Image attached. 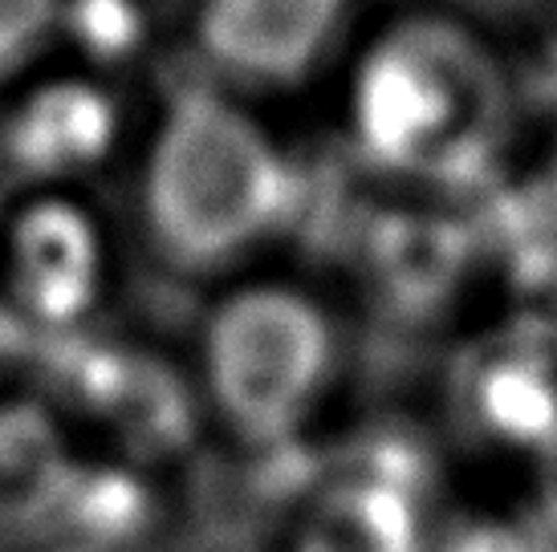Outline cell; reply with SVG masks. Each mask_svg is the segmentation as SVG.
<instances>
[{"label":"cell","instance_id":"1","mask_svg":"<svg viewBox=\"0 0 557 552\" xmlns=\"http://www.w3.org/2000/svg\"><path fill=\"white\" fill-rule=\"evenodd\" d=\"M289 208V154L233 93L187 90L163 110L139 171L143 228L163 261L224 268L261 248Z\"/></svg>","mask_w":557,"mask_h":552},{"label":"cell","instance_id":"2","mask_svg":"<svg viewBox=\"0 0 557 552\" xmlns=\"http://www.w3.org/2000/svg\"><path fill=\"white\" fill-rule=\"evenodd\" d=\"M493 106V65L476 37L440 16H411L362 49L346 126L379 167L451 175L488 147Z\"/></svg>","mask_w":557,"mask_h":552},{"label":"cell","instance_id":"3","mask_svg":"<svg viewBox=\"0 0 557 552\" xmlns=\"http://www.w3.org/2000/svg\"><path fill=\"white\" fill-rule=\"evenodd\" d=\"M203 382L224 423L257 447L289 443L330 390L338 338L297 285L233 289L203 325Z\"/></svg>","mask_w":557,"mask_h":552},{"label":"cell","instance_id":"4","mask_svg":"<svg viewBox=\"0 0 557 552\" xmlns=\"http://www.w3.org/2000/svg\"><path fill=\"white\" fill-rule=\"evenodd\" d=\"M355 0H200L191 41L228 90H289L322 70Z\"/></svg>","mask_w":557,"mask_h":552},{"label":"cell","instance_id":"5","mask_svg":"<svg viewBox=\"0 0 557 552\" xmlns=\"http://www.w3.org/2000/svg\"><path fill=\"white\" fill-rule=\"evenodd\" d=\"M107 280L102 228L78 203L46 196L29 203L9 228L0 289L21 325L65 329L94 309Z\"/></svg>","mask_w":557,"mask_h":552},{"label":"cell","instance_id":"6","mask_svg":"<svg viewBox=\"0 0 557 552\" xmlns=\"http://www.w3.org/2000/svg\"><path fill=\"white\" fill-rule=\"evenodd\" d=\"M297 552H432L423 488L387 463L330 479L297 528Z\"/></svg>","mask_w":557,"mask_h":552},{"label":"cell","instance_id":"7","mask_svg":"<svg viewBox=\"0 0 557 552\" xmlns=\"http://www.w3.org/2000/svg\"><path fill=\"white\" fill-rule=\"evenodd\" d=\"M82 460L46 402L0 399V537H53Z\"/></svg>","mask_w":557,"mask_h":552},{"label":"cell","instance_id":"8","mask_svg":"<svg viewBox=\"0 0 557 552\" xmlns=\"http://www.w3.org/2000/svg\"><path fill=\"white\" fill-rule=\"evenodd\" d=\"M114 102L82 77H58L21 98L9 118V154L33 179H74L98 167L114 147Z\"/></svg>","mask_w":557,"mask_h":552},{"label":"cell","instance_id":"9","mask_svg":"<svg viewBox=\"0 0 557 552\" xmlns=\"http://www.w3.org/2000/svg\"><path fill=\"white\" fill-rule=\"evenodd\" d=\"M480 423L500 439L549 455L557 447V374L537 353L500 350L472 374Z\"/></svg>","mask_w":557,"mask_h":552},{"label":"cell","instance_id":"10","mask_svg":"<svg viewBox=\"0 0 557 552\" xmlns=\"http://www.w3.org/2000/svg\"><path fill=\"white\" fill-rule=\"evenodd\" d=\"M65 25V0H0V77L29 65Z\"/></svg>","mask_w":557,"mask_h":552},{"label":"cell","instance_id":"11","mask_svg":"<svg viewBox=\"0 0 557 552\" xmlns=\"http://www.w3.org/2000/svg\"><path fill=\"white\" fill-rule=\"evenodd\" d=\"M448 552H533V549H529L512 528L488 524V528H476V532H468V537L451 540Z\"/></svg>","mask_w":557,"mask_h":552},{"label":"cell","instance_id":"12","mask_svg":"<svg viewBox=\"0 0 557 552\" xmlns=\"http://www.w3.org/2000/svg\"><path fill=\"white\" fill-rule=\"evenodd\" d=\"M542 516L549 524V532L557 537V447L545 455V472H542Z\"/></svg>","mask_w":557,"mask_h":552},{"label":"cell","instance_id":"13","mask_svg":"<svg viewBox=\"0 0 557 552\" xmlns=\"http://www.w3.org/2000/svg\"><path fill=\"white\" fill-rule=\"evenodd\" d=\"M21 317L13 313V305H9V297H4V289H0V362L9 357V353L16 350V341H21Z\"/></svg>","mask_w":557,"mask_h":552},{"label":"cell","instance_id":"14","mask_svg":"<svg viewBox=\"0 0 557 552\" xmlns=\"http://www.w3.org/2000/svg\"><path fill=\"white\" fill-rule=\"evenodd\" d=\"M549 196H554V212H557V135H554V151H549Z\"/></svg>","mask_w":557,"mask_h":552},{"label":"cell","instance_id":"15","mask_svg":"<svg viewBox=\"0 0 557 552\" xmlns=\"http://www.w3.org/2000/svg\"><path fill=\"white\" fill-rule=\"evenodd\" d=\"M554 29H557V0H554Z\"/></svg>","mask_w":557,"mask_h":552}]
</instances>
